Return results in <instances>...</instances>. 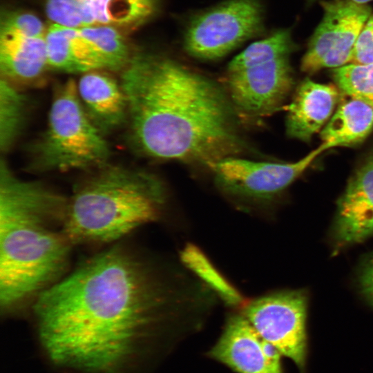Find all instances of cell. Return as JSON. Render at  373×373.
I'll list each match as a JSON object with an SVG mask.
<instances>
[{
  "label": "cell",
  "mask_w": 373,
  "mask_h": 373,
  "mask_svg": "<svg viewBox=\"0 0 373 373\" xmlns=\"http://www.w3.org/2000/svg\"><path fill=\"white\" fill-rule=\"evenodd\" d=\"M77 88L87 115L104 135L128 120L124 90L108 75L99 70L84 73L77 83Z\"/></svg>",
  "instance_id": "obj_16"
},
{
  "label": "cell",
  "mask_w": 373,
  "mask_h": 373,
  "mask_svg": "<svg viewBox=\"0 0 373 373\" xmlns=\"http://www.w3.org/2000/svg\"><path fill=\"white\" fill-rule=\"evenodd\" d=\"M334 233L341 245L373 235V157L355 173L340 198Z\"/></svg>",
  "instance_id": "obj_15"
},
{
  "label": "cell",
  "mask_w": 373,
  "mask_h": 373,
  "mask_svg": "<svg viewBox=\"0 0 373 373\" xmlns=\"http://www.w3.org/2000/svg\"><path fill=\"white\" fill-rule=\"evenodd\" d=\"M263 29L264 10L259 0H225L189 21L182 47L193 58L216 61Z\"/></svg>",
  "instance_id": "obj_7"
},
{
  "label": "cell",
  "mask_w": 373,
  "mask_h": 373,
  "mask_svg": "<svg viewBox=\"0 0 373 373\" xmlns=\"http://www.w3.org/2000/svg\"><path fill=\"white\" fill-rule=\"evenodd\" d=\"M165 199L164 185L153 174L105 167L68 199L64 231L73 245L114 242L156 220Z\"/></svg>",
  "instance_id": "obj_4"
},
{
  "label": "cell",
  "mask_w": 373,
  "mask_h": 373,
  "mask_svg": "<svg viewBox=\"0 0 373 373\" xmlns=\"http://www.w3.org/2000/svg\"><path fill=\"white\" fill-rule=\"evenodd\" d=\"M306 310L305 294L287 291L254 300L242 314L264 340L303 370L307 350Z\"/></svg>",
  "instance_id": "obj_11"
},
{
  "label": "cell",
  "mask_w": 373,
  "mask_h": 373,
  "mask_svg": "<svg viewBox=\"0 0 373 373\" xmlns=\"http://www.w3.org/2000/svg\"><path fill=\"white\" fill-rule=\"evenodd\" d=\"M359 285L361 292L373 306V255L362 265L359 274Z\"/></svg>",
  "instance_id": "obj_23"
},
{
  "label": "cell",
  "mask_w": 373,
  "mask_h": 373,
  "mask_svg": "<svg viewBox=\"0 0 373 373\" xmlns=\"http://www.w3.org/2000/svg\"><path fill=\"white\" fill-rule=\"evenodd\" d=\"M373 63V15L363 26L356 43L352 64Z\"/></svg>",
  "instance_id": "obj_22"
},
{
  "label": "cell",
  "mask_w": 373,
  "mask_h": 373,
  "mask_svg": "<svg viewBox=\"0 0 373 373\" xmlns=\"http://www.w3.org/2000/svg\"><path fill=\"white\" fill-rule=\"evenodd\" d=\"M372 130L373 108L352 98L338 108L321 131V137L329 149L360 143Z\"/></svg>",
  "instance_id": "obj_18"
},
{
  "label": "cell",
  "mask_w": 373,
  "mask_h": 373,
  "mask_svg": "<svg viewBox=\"0 0 373 373\" xmlns=\"http://www.w3.org/2000/svg\"><path fill=\"white\" fill-rule=\"evenodd\" d=\"M323 17L301 61L303 72L337 68L353 61L358 37L371 14V8L352 0L323 1Z\"/></svg>",
  "instance_id": "obj_10"
},
{
  "label": "cell",
  "mask_w": 373,
  "mask_h": 373,
  "mask_svg": "<svg viewBox=\"0 0 373 373\" xmlns=\"http://www.w3.org/2000/svg\"><path fill=\"white\" fill-rule=\"evenodd\" d=\"M50 23L134 30L159 12L160 0H39Z\"/></svg>",
  "instance_id": "obj_13"
},
{
  "label": "cell",
  "mask_w": 373,
  "mask_h": 373,
  "mask_svg": "<svg viewBox=\"0 0 373 373\" xmlns=\"http://www.w3.org/2000/svg\"><path fill=\"white\" fill-rule=\"evenodd\" d=\"M338 99L336 88L305 79L287 107L288 136L309 141L329 120Z\"/></svg>",
  "instance_id": "obj_17"
},
{
  "label": "cell",
  "mask_w": 373,
  "mask_h": 373,
  "mask_svg": "<svg viewBox=\"0 0 373 373\" xmlns=\"http://www.w3.org/2000/svg\"><path fill=\"white\" fill-rule=\"evenodd\" d=\"M31 151L30 166L39 171L105 165L110 155L108 145L87 115L74 80L68 79L56 88L46 129Z\"/></svg>",
  "instance_id": "obj_5"
},
{
  "label": "cell",
  "mask_w": 373,
  "mask_h": 373,
  "mask_svg": "<svg viewBox=\"0 0 373 373\" xmlns=\"http://www.w3.org/2000/svg\"><path fill=\"white\" fill-rule=\"evenodd\" d=\"M205 356L235 373H283L282 354L258 334L242 314L228 318Z\"/></svg>",
  "instance_id": "obj_14"
},
{
  "label": "cell",
  "mask_w": 373,
  "mask_h": 373,
  "mask_svg": "<svg viewBox=\"0 0 373 373\" xmlns=\"http://www.w3.org/2000/svg\"><path fill=\"white\" fill-rule=\"evenodd\" d=\"M328 148L322 143L294 162L256 161L232 157L216 164L211 169L220 191L234 199L264 201L271 199L296 180Z\"/></svg>",
  "instance_id": "obj_9"
},
{
  "label": "cell",
  "mask_w": 373,
  "mask_h": 373,
  "mask_svg": "<svg viewBox=\"0 0 373 373\" xmlns=\"http://www.w3.org/2000/svg\"><path fill=\"white\" fill-rule=\"evenodd\" d=\"M48 68L70 73L122 70L132 50L124 31L112 26L47 27Z\"/></svg>",
  "instance_id": "obj_8"
},
{
  "label": "cell",
  "mask_w": 373,
  "mask_h": 373,
  "mask_svg": "<svg viewBox=\"0 0 373 373\" xmlns=\"http://www.w3.org/2000/svg\"><path fill=\"white\" fill-rule=\"evenodd\" d=\"M289 57L241 52L228 64L222 84L242 123L260 122L281 108L294 84Z\"/></svg>",
  "instance_id": "obj_6"
},
{
  "label": "cell",
  "mask_w": 373,
  "mask_h": 373,
  "mask_svg": "<svg viewBox=\"0 0 373 373\" xmlns=\"http://www.w3.org/2000/svg\"><path fill=\"white\" fill-rule=\"evenodd\" d=\"M120 84L141 155L211 171L222 160L254 153L223 85L180 61L134 51Z\"/></svg>",
  "instance_id": "obj_2"
},
{
  "label": "cell",
  "mask_w": 373,
  "mask_h": 373,
  "mask_svg": "<svg viewBox=\"0 0 373 373\" xmlns=\"http://www.w3.org/2000/svg\"><path fill=\"white\" fill-rule=\"evenodd\" d=\"M68 199L0 164V309L10 315L61 279L72 242L64 231Z\"/></svg>",
  "instance_id": "obj_3"
},
{
  "label": "cell",
  "mask_w": 373,
  "mask_h": 373,
  "mask_svg": "<svg viewBox=\"0 0 373 373\" xmlns=\"http://www.w3.org/2000/svg\"><path fill=\"white\" fill-rule=\"evenodd\" d=\"M182 263L205 283L226 304L240 307L245 300L240 292L216 269L195 245L187 244L180 253Z\"/></svg>",
  "instance_id": "obj_19"
},
{
  "label": "cell",
  "mask_w": 373,
  "mask_h": 373,
  "mask_svg": "<svg viewBox=\"0 0 373 373\" xmlns=\"http://www.w3.org/2000/svg\"><path fill=\"white\" fill-rule=\"evenodd\" d=\"M316 1V0H309V1ZM352 1L358 3L366 4L367 2L372 0H352Z\"/></svg>",
  "instance_id": "obj_24"
},
{
  "label": "cell",
  "mask_w": 373,
  "mask_h": 373,
  "mask_svg": "<svg viewBox=\"0 0 373 373\" xmlns=\"http://www.w3.org/2000/svg\"><path fill=\"white\" fill-rule=\"evenodd\" d=\"M47 28L35 15L5 9L0 17V70L10 81H32L48 68Z\"/></svg>",
  "instance_id": "obj_12"
},
{
  "label": "cell",
  "mask_w": 373,
  "mask_h": 373,
  "mask_svg": "<svg viewBox=\"0 0 373 373\" xmlns=\"http://www.w3.org/2000/svg\"><path fill=\"white\" fill-rule=\"evenodd\" d=\"M27 99L10 81H0V149L6 152L20 134L26 116Z\"/></svg>",
  "instance_id": "obj_20"
},
{
  "label": "cell",
  "mask_w": 373,
  "mask_h": 373,
  "mask_svg": "<svg viewBox=\"0 0 373 373\" xmlns=\"http://www.w3.org/2000/svg\"><path fill=\"white\" fill-rule=\"evenodd\" d=\"M178 300L153 265L113 245L33 303L40 352L61 373H152L193 331Z\"/></svg>",
  "instance_id": "obj_1"
},
{
  "label": "cell",
  "mask_w": 373,
  "mask_h": 373,
  "mask_svg": "<svg viewBox=\"0 0 373 373\" xmlns=\"http://www.w3.org/2000/svg\"><path fill=\"white\" fill-rule=\"evenodd\" d=\"M333 77L345 94L373 108V63L349 64L334 68Z\"/></svg>",
  "instance_id": "obj_21"
}]
</instances>
